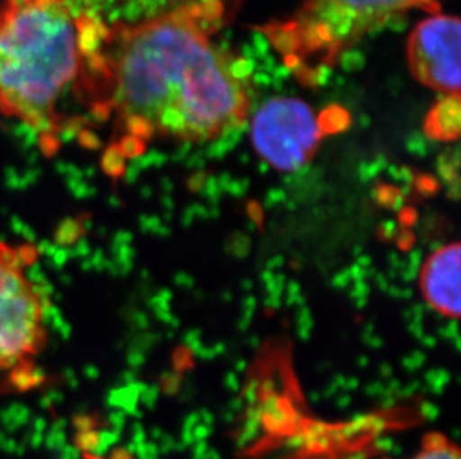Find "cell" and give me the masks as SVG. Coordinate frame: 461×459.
<instances>
[{
    "label": "cell",
    "instance_id": "6da1fadb",
    "mask_svg": "<svg viewBox=\"0 0 461 459\" xmlns=\"http://www.w3.org/2000/svg\"><path fill=\"white\" fill-rule=\"evenodd\" d=\"M217 26L203 9L106 26L90 58L86 109L115 120L126 156L153 136L211 142L244 124L251 65L213 44Z\"/></svg>",
    "mask_w": 461,
    "mask_h": 459
},
{
    "label": "cell",
    "instance_id": "7a4b0ae2",
    "mask_svg": "<svg viewBox=\"0 0 461 459\" xmlns=\"http://www.w3.org/2000/svg\"><path fill=\"white\" fill-rule=\"evenodd\" d=\"M104 29L69 0H0V117L22 122L54 151L68 95L86 106Z\"/></svg>",
    "mask_w": 461,
    "mask_h": 459
},
{
    "label": "cell",
    "instance_id": "3957f363",
    "mask_svg": "<svg viewBox=\"0 0 461 459\" xmlns=\"http://www.w3.org/2000/svg\"><path fill=\"white\" fill-rule=\"evenodd\" d=\"M439 8L438 0H305L294 17L270 22L261 31L302 83L315 86L320 70L336 65L340 54L363 36L411 9L436 14Z\"/></svg>",
    "mask_w": 461,
    "mask_h": 459
},
{
    "label": "cell",
    "instance_id": "277c9868",
    "mask_svg": "<svg viewBox=\"0 0 461 459\" xmlns=\"http://www.w3.org/2000/svg\"><path fill=\"white\" fill-rule=\"evenodd\" d=\"M29 256L0 242V373L33 363L49 340V300L27 272Z\"/></svg>",
    "mask_w": 461,
    "mask_h": 459
},
{
    "label": "cell",
    "instance_id": "5b68a950",
    "mask_svg": "<svg viewBox=\"0 0 461 459\" xmlns=\"http://www.w3.org/2000/svg\"><path fill=\"white\" fill-rule=\"evenodd\" d=\"M322 136L318 118L302 100H269L254 117V147L281 172H294L312 160Z\"/></svg>",
    "mask_w": 461,
    "mask_h": 459
},
{
    "label": "cell",
    "instance_id": "8992f818",
    "mask_svg": "<svg viewBox=\"0 0 461 459\" xmlns=\"http://www.w3.org/2000/svg\"><path fill=\"white\" fill-rule=\"evenodd\" d=\"M408 60L420 83L460 94V20L436 15L420 22L408 42Z\"/></svg>",
    "mask_w": 461,
    "mask_h": 459
},
{
    "label": "cell",
    "instance_id": "52a82bcc",
    "mask_svg": "<svg viewBox=\"0 0 461 459\" xmlns=\"http://www.w3.org/2000/svg\"><path fill=\"white\" fill-rule=\"evenodd\" d=\"M81 13L106 26H133L185 9H203L215 22H222V0H69Z\"/></svg>",
    "mask_w": 461,
    "mask_h": 459
},
{
    "label": "cell",
    "instance_id": "ba28073f",
    "mask_svg": "<svg viewBox=\"0 0 461 459\" xmlns=\"http://www.w3.org/2000/svg\"><path fill=\"white\" fill-rule=\"evenodd\" d=\"M460 245L448 243L422 266L420 286L427 303L447 318L460 315Z\"/></svg>",
    "mask_w": 461,
    "mask_h": 459
},
{
    "label": "cell",
    "instance_id": "9c48e42d",
    "mask_svg": "<svg viewBox=\"0 0 461 459\" xmlns=\"http://www.w3.org/2000/svg\"><path fill=\"white\" fill-rule=\"evenodd\" d=\"M461 100L460 94H448L427 113L424 131L438 140H456L460 136Z\"/></svg>",
    "mask_w": 461,
    "mask_h": 459
},
{
    "label": "cell",
    "instance_id": "30bf717a",
    "mask_svg": "<svg viewBox=\"0 0 461 459\" xmlns=\"http://www.w3.org/2000/svg\"><path fill=\"white\" fill-rule=\"evenodd\" d=\"M411 459H461V456L458 447L448 438L440 434H431Z\"/></svg>",
    "mask_w": 461,
    "mask_h": 459
},
{
    "label": "cell",
    "instance_id": "8fae6325",
    "mask_svg": "<svg viewBox=\"0 0 461 459\" xmlns=\"http://www.w3.org/2000/svg\"><path fill=\"white\" fill-rule=\"evenodd\" d=\"M318 124H320L322 135L336 133V131L344 130L345 127H348L349 115L340 106H330L326 111H322L321 115L318 117Z\"/></svg>",
    "mask_w": 461,
    "mask_h": 459
}]
</instances>
